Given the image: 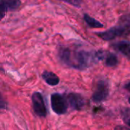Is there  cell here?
<instances>
[{
	"label": "cell",
	"mask_w": 130,
	"mask_h": 130,
	"mask_svg": "<svg viewBox=\"0 0 130 130\" xmlns=\"http://www.w3.org/2000/svg\"><path fill=\"white\" fill-rule=\"evenodd\" d=\"M59 56L66 66L80 70L88 68L98 59L97 53L69 47H61L59 50Z\"/></svg>",
	"instance_id": "1"
},
{
	"label": "cell",
	"mask_w": 130,
	"mask_h": 130,
	"mask_svg": "<svg viewBox=\"0 0 130 130\" xmlns=\"http://www.w3.org/2000/svg\"><path fill=\"white\" fill-rule=\"evenodd\" d=\"M101 39L109 41L117 37L130 35V14H126L120 17L117 25L104 32L96 34Z\"/></svg>",
	"instance_id": "2"
},
{
	"label": "cell",
	"mask_w": 130,
	"mask_h": 130,
	"mask_svg": "<svg viewBox=\"0 0 130 130\" xmlns=\"http://www.w3.org/2000/svg\"><path fill=\"white\" fill-rule=\"evenodd\" d=\"M51 107L53 110L59 115L66 113L67 110V104L64 98L57 93L51 95Z\"/></svg>",
	"instance_id": "3"
},
{
	"label": "cell",
	"mask_w": 130,
	"mask_h": 130,
	"mask_svg": "<svg viewBox=\"0 0 130 130\" xmlns=\"http://www.w3.org/2000/svg\"><path fill=\"white\" fill-rule=\"evenodd\" d=\"M109 94L108 84L105 81H100L93 94L92 100L94 103H101L106 100Z\"/></svg>",
	"instance_id": "4"
},
{
	"label": "cell",
	"mask_w": 130,
	"mask_h": 130,
	"mask_svg": "<svg viewBox=\"0 0 130 130\" xmlns=\"http://www.w3.org/2000/svg\"><path fill=\"white\" fill-rule=\"evenodd\" d=\"M32 104H33V108L34 110V113L41 117H44L46 115V108L44 104L43 98L40 93L35 92L32 94L31 97Z\"/></svg>",
	"instance_id": "5"
},
{
	"label": "cell",
	"mask_w": 130,
	"mask_h": 130,
	"mask_svg": "<svg viewBox=\"0 0 130 130\" xmlns=\"http://www.w3.org/2000/svg\"><path fill=\"white\" fill-rule=\"evenodd\" d=\"M21 2L20 0H1L0 1V11L1 18H2L5 14L10 11H14L18 8Z\"/></svg>",
	"instance_id": "6"
},
{
	"label": "cell",
	"mask_w": 130,
	"mask_h": 130,
	"mask_svg": "<svg viewBox=\"0 0 130 130\" xmlns=\"http://www.w3.org/2000/svg\"><path fill=\"white\" fill-rule=\"evenodd\" d=\"M97 56L98 59H105V64L108 67H114L118 64L117 56L112 53L106 51H98L97 52Z\"/></svg>",
	"instance_id": "7"
},
{
	"label": "cell",
	"mask_w": 130,
	"mask_h": 130,
	"mask_svg": "<svg viewBox=\"0 0 130 130\" xmlns=\"http://www.w3.org/2000/svg\"><path fill=\"white\" fill-rule=\"evenodd\" d=\"M67 100L70 106L75 110H81L85 105V101L79 94L71 93L67 96Z\"/></svg>",
	"instance_id": "8"
},
{
	"label": "cell",
	"mask_w": 130,
	"mask_h": 130,
	"mask_svg": "<svg viewBox=\"0 0 130 130\" xmlns=\"http://www.w3.org/2000/svg\"><path fill=\"white\" fill-rule=\"evenodd\" d=\"M113 46L117 51L120 52L125 56L130 59V43L127 41H120L114 43Z\"/></svg>",
	"instance_id": "9"
},
{
	"label": "cell",
	"mask_w": 130,
	"mask_h": 130,
	"mask_svg": "<svg viewBox=\"0 0 130 130\" xmlns=\"http://www.w3.org/2000/svg\"><path fill=\"white\" fill-rule=\"evenodd\" d=\"M42 78L50 86H55L59 83V77L52 72H48V71L43 72V73L42 74Z\"/></svg>",
	"instance_id": "10"
},
{
	"label": "cell",
	"mask_w": 130,
	"mask_h": 130,
	"mask_svg": "<svg viewBox=\"0 0 130 130\" xmlns=\"http://www.w3.org/2000/svg\"><path fill=\"white\" fill-rule=\"evenodd\" d=\"M84 19L85 21V22L88 24V26H90L91 27L93 28H101L104 27V25L99 22L98 21H97L96 19H94V18L91 17L90 15L85 14H84Z\"/></svg>",
	"instance_id": "11"
},
{
	"label": "cell",
	"mask_w": 130,
	"mask_h": 130,
	"mask_svg": "<svg viewBox=\"0 0 130 130\" xmlns=\"http://www.w3.org/2000/svg\"><path fill=\"white\" fill-rule=\"evenodd\" d=\"M61 1L65 2L75 7H80L82 3V0H61Z\"/></svg>",
	"instance_id": "12"
},
{
	"label": "cell",
	"mask_w": 130,
	"mask_h": 130,
	"mask_svg": "<svg viewBox=\"0 0 130 130\" xmlns=\"http://www.w3.org/2000/svg\"><path fill=\"white\" fill-rule=\"evenodd\" d=\"M125 88L127 90V91H129L130 92V82H129L128 84H126V86H125Z\"/></svg>",
	"instance_id": "13"
},
{
	"label": "cell",
	"mask_w": 130,
	"mask_h": 130,
	"mask_svg": "<svg viewBox=\"0 0 130 130\" xmlns=\"http://www.w3.org/2000/svg\"><path fill=\"white\" fill-rule=\"evenodd\" d=\"M115 130H130V129H126V128H125V127H117V128Z\"/></svg>",
	"instance_id": "14"
},
{
	"label": "cell",
	"mask_w": 130,
	"mask_h": 130,
	"mask_svg": "<svg viewBox=\"0 0 130 130\" xmlns=\"http://www.w3.org/2000/svg\"><path fill=\"white\" fill-rule=\"evenodd\" d=\"M128 125H129V126H130V119L129 120H128Z\"/></svg>",
	"instance_id": "15"
},
{
	"label": "cell",
	"mask_w": 130,
	"mask_h": 130,
	"mask_svg": "<svg viewBox=\"0 0 130 130\" xmlns=\"http://www.w3.org/2000/svg\"><path fill=\"white\" fill-rule=\"evenodd\" d=\"M129 104H130V98H129Z\"/></svg>",
	"instance_id": "16"
}]
</instances>
